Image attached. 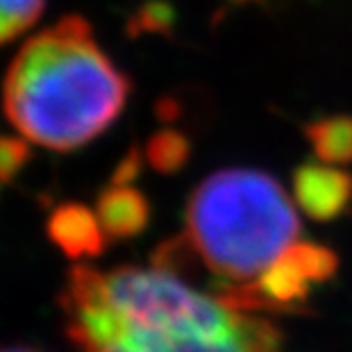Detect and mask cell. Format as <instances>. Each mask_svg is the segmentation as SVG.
<instances>
[{
  "label": "cell",
  "instance_id": "6da1fadb",
  "mask_svg": "<svg viewBox=\"0 0 352 352\" xmlns=\"http://www.w3.org/2000/svg\"><path fill=\"white\" fill-rule=\"evenodd\" d=\"M62 307L82 352H280L264 314L234 309L166 268L76 266Z\"/></svg>",
  "mask_w": 352,
  "mask_h": 352
},
{
  "label": "cell",
  "instance_id": "7a4b0ae2",
  "mask_svg": "<svg viewBox=\"0 0 352 352\" xmlns=\"http://www.w3.org/2000/svg\"><path fill=\"white\" fill-rule=\"evenodd\" d=\"M130 91L91 23L69 14L21 46L3 82V107L21 137L66 153L109 130Z\"/></svg>",
  "mask_w": 352,
  "mask_h": 352
},
{
  "label": "cell",
  "instance_id": "3957f363",
  "mask_svg": "<svg viewBox=\"0 0 352 352\" xmlns=\"http://www.w3.org/2000/svg\"><path fill=\"white\" fill-rule=\"evenodd\" d=\"M182 232L193 266L232 307L300 239V221L284 186L257 168L207 175L186 202Z\"/></svg>",
  "mask_w": 352,
  "mask_h": 352
},
{
  "label": "cell",
  "instance_id": "277c9868",
  "mask_svg": "<svg viewBox=\"0 0 352 352\" xmlns=\"http://www.w3.org/2000/svg\"><path fill=\"white\" fill-rule=\"evenodd\" d=\"M339 271V254L316 241H298L236 298L232 307L252 314H302L314 291Z\"/></svg>",
  "mask_w": 352,
  "mask_h": 352
},
{
  "label": "cell",
  "instance_id": "5b68a950",
  "mask_svg": "<svg viewBox=\"0 0 352 352\" xmlns=\"http://www.w3.org/2000/svg\"><path fill=\"white\" fill-rule=\"evenodd\" d=\"M291 186L296 205L316 223H332L352 207V175L332 164H300Z\"/></svg>",
  "mask_w": 352,
  "mask_h": 352
},
{
  "label": "cell",
  "instance_id": "8992f818",
  "mask_svg": "<svg viewBox=\"0 0 352 352\" xmlns=\"http://www.w3.org/2000/svg\"><path fill=\"white\" fill-rule=\"evenodd\" d=\"M46 232L50 243L71 259L100 257L109 243L96 209H89L82 202L57 205L46 219Z\"/></svg>",
  "mask_w": 352,
  "mask_h": 352
},
{
  "label": "cell",
  "instance_id": "52a82bcc",
  "mask_svg": "<svg viewBox=\"0 0 352 352\" xmlns=\"http://www.w3.org/2000/svg\"><path fill=\"white\" fill-rule=\"evenodd\" d=\"M96 216L109 241H130L146 232L153 207L137 186L109 184L96 200Z\"/></svg>",
  "mask_w": 352,
  "mask_h": 352
},
{
  "label": "cell",
  "instance_id": "ba28073f",
  "mask_svg": "<svg viewBox=\"0 0 352 352\" xmlns=\"http://www.w3.org/2000/svg\"><path fill=\"white\" fill-rule=\"evenodd\" d=\"M305 139L323 164L346 166L352 164V116L327 114L305 125Z\"/></svg>",
  "mask_w": 352,
  "mask_h": 352
},
{
  "label": "cell",
  "instance_id": "9c48e42d",
  "mask_svg": "<svg viewBox=\"0 0 352 352\" xmlns=\"http://www.w3.org/2000/svg\"><path fill=\"white\" fill-rule=\"evenodd\" d=\"M191 137L177 127H162L146 141L144 157L151 168L162 175H175L191 162Z\"/></svg>",
  "mask_w": 352,
  "mask_h": 352
},
{
  "label": "cell",
  "instance_id": "30bf717a",
  "mask_svg": "<svg viewBox=\"0 0 352 352\" xmlns=\"http://www.w3.org/2000/svg\"><path fill=\"white\" fill-rule=\"evenodd\" d=\"M46 0H0V46L32 28L43 14Z\"/></svg>",
  "mask_w": 352,
  "mask_h": 352
},
{
  "label": "cell",
  "instance_id": "8fae6325",
  "mask_svg": "<svg viewBox=\"0 0 352 352\" xmlns=\"http://www.w3.org/2000/svg\"><path fill=\"white\" fill-rule=\"evenodd\" d=\"M175 28V10L166 0H148L132 14L127 32L137 34H168Z\"/></svg>",
  "mask_w": 352,
  "mask_h": 352
},
{
  "label": "cell",
  "instance_id": "7c38bea8",
  "mask_svg": "<svg viewBox=\"0 0 352 352\" xmlns=\"http://www.w3.org/2000/svg\"><path fill=\"white\" fill-rule=\"evenodd\" d=\"M32 148L25 137L0 134V184H10L30 162Z\"/></svg>",
  "mask_w": 352,
  "mask_h": 352
},
{
  "label": "cell",
  "instance_id": "4fadbf2b",
  "mask_svg": "<svg viewBox=\"0 0 352 352\" xmlns=\"http://www.w3.org/2000/svg\"><path fill=\"white\" fill-rule=\"evenodd\" d=\"M144 162H146L144 153H141L139 148H132V151L127 153L123 160L118 162V166L114 168V175H111V184H132L134 179L139 177Z\"/></svg>",
  "mask_w": 352,
  "mask_h": 352
},
{
  "label": "cell",
  "instance_id": "5bb4252c",
  "mask_svg": "<svg viewBox=\"0 0 352 352\" xmlns=\"http://www.w3.org/2000/svg\"><path fill=\"white\" fill-rule=\"evenodd\" d=\"M0 352H36V350H32V348H3Z\"/></svg>",
  "mask_w": 352,
  "mask_h": 352
},
{
  "label": "cell",
  "instance_id": "9a60e30c",
  "mask_svg": "<svg viewBox=\"0 0 352 352\" xmlns=\"http://www.w3.org/2000/svg\"><path fill=\"white\" fill-rule=\"evenodd\" d=\"M236 5H259V3H266V0H234Z\"/></svg>",
  "mask_w": 352,
  "mask_h": 352
}]
</instances>
